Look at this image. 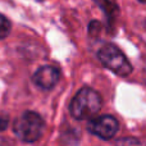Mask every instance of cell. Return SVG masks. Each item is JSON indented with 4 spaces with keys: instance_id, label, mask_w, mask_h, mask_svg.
<instances>
[{
    "instance_id": "obj_10",
    "label": "cell",
    "mask_w": 146,
    "mask_h": 146,
    "mask_svg": "<svg viewBox=\"0 0 146 146\" xmlns=\"http://www.w3.org/2000/svg\"><path fill=\"white\" fill-rule=\"evenodd\" d=\"M139 1H141V3H146V0H139Z\"/></svg>"
},
{
    "instance_id": "obj_5",
    "label": "cell",
    "mask_w": 146,
    "mask_h": 146,
    "mask_svg": "<svg viewBox=\"0 0 146 146\" xmlns=\"http://www.w3.org/2000/svg\"><path fill=\"white\" fill-rule=\"evenodd\" d=\"M59 81V71L53 66H42L33 74V82L44 90L53 88Z\"/></svg>"
},
{
    "instance_id": "obj_6",
    "label": "cell",
    "mask_w": 146,
    "mask_h": 146,
    "mask_svg": "<svg viewBox=\"0 0 146 146\" xmlns=\"http://www.w3.org/2000/svg\"><path fill=\"white\" fill-rule=\"evenodd\" d=\"M94 1L104 12V14L106 15L109 22H114L115 21V18L118 17V13H119L117 0H94Z\"/></svg>"
},
{
    "instance_id": "obj_8",
    "label": "cell",
    "mask_w": 146,
    "mask_h": 146,
    "mask_svg": "<svg viewBox=\"0 0 146 146\" xmlns=\"http://www.w3.org/2000/svg\"><path fill=\"white\" fill-rule=\"evenodd\" d=\"M118 146H141L139 140L132 139V137H127L121 141H118Z\"/></svg>"
},
{
    "instance_id": "obj_7",
    "label": "cell",
    "mask_w": 146,
    "mask_h": 146,
    "mask_svg": "<svg viewBox=\"0 0 146 146\" xmlns=\"http://www.w3.org/2000/svg\"><path fill=\"white\" fill-rule=\"evenodd\" d=\"M10 32V22L5 15L0 14V40L5 38Z\"/></svg>"
},
{
    "instance_id": "obj_3",
    "label": "cell",
    "mask_w": 146,
    "mask_h": 146,
    "mask_svg": "<svg viewBox=\"0 0 146 146\" xmlns=\"http://www.w3.org/2000/svg\"><path fill=\"white\" fill-rule=\"evenodd\" d=\"M98 58L104 66L121 77L131 74L132 66L123 53L113 44H105L98 53Z\"/></svg>"
},
{
    "instance_id": "obj_4",
    "label": "cell",
    "mask_w": 146,
    "mask_h": 146,
    "mask_svg": "<svg viewBox=\"0 0 146 146\" xmlns=\"http://www.w3.org/2000/svg\"><path fill=\"white\" fill-rule=\"evenodd\" d=\"M118 121L113 115H100L91 119L88 123V131L103 140H109L118 132Z\"/></svg>"
},
{
    "instance_id": "obj_1",
    "label": "cell",
    "mask_w": 146,
    "mask_h": 146,
    "mask_svg": "<svg viewBox=\"0 0 146 146\" xmlns=\"http://www.w3.org/2000/svg\"><path fill=\"white\" fill-rule=\"evenodd\" d=\"M101 108V98L95 90L83 87L73 98L69 111L76 119H88L95 117Z\"/></svg>"
},
{
    "instance_id": "obj_9",
    "label": "cell",
    "mask_w": 146,
    "mask_h": 146,
    "mask_svg": "<svg viewBox=\"0 0 146 146\" xmlns=\"http://www.w3.org/2000/svg\"><path fill=\"white\" fill-rule=\"evenodd\" d=\"M8 123H9V118L7 115H0V131H4L8 127Z\"/></svg>"
},
{
    "instance_id": "obj_2",
    "label": "cell",
    "mask_w": 146,
    "mask_h": 146,
    "mask_svg": "<svg viewBox=\"0 0 146 146\" xmlns=\"http://www.w3.org/2000/svg\"><path fill=\"white\" fill-rule=\"evenodd\" d=\"M45 128L44 119L35 111H25L13 124L14 133L25 142H35L41 137Z\"/></svg>"
}]
</instances>
